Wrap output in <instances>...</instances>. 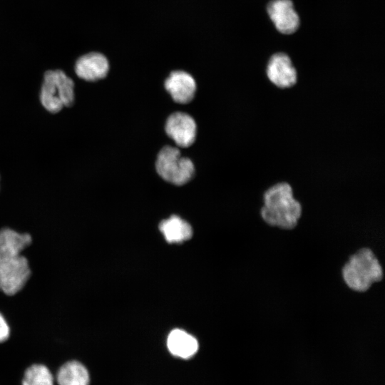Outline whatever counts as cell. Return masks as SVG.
Here are the masks:
<instances>
[{"label": "cell", "mask_w": 385, "mask_h": 385, "mask_svg": "<svg viewBox=\"0 0 385 385\" xmlns=\"http://www.w3.org/2000/svg\"><path fill=\"white\" fill-rule=\"evenodd\" d=\"M342 278L351 291L364 293L384 279V267L373 250L363 247L352 253L341 268Z\"/></svg>", "instance_id": "cell-2"}, {"label": "cell", "mask_w": 385, "mask_h": 385, "mask_svg": "<svg viewBox=\"0 0 385 385\" xmlns=\"http://www.w3.org/2000/svg\"><path fill=\"white\" fill-rule=\"evenodd\" d=\"M159 228L170 243L182 242L189 240L192 235L190 225L176 215H172L163 220Z\"/></svg>", "instance_id": "cell-14"}, {"label": "cell", "mask_w": 385, "mask_h": 385, "mask_svg": "<svg viewBox=\"0 0 385 385\" xmlns=\"http://www.w3.org/2000/svg\"><path fill=\"white\" fill-rule=\"evenodd\" d=\"M267 11L281 34H292L299 29L300 19L292 0H272L267 4Z\"/></svg>", "instance_id": "cell-8"}, {"label": "cell", "mask_w": 385, "mask_h": 385, "mask_svg": "<svg viewBox=\"0 0 385 385\" xmlns=\"http://www.w3.org/2000/svg\"><path fill=\"white\" fill-rule=\"evenodd\" d=\"M31 274L28 259L19 257L0 262V291L6 296H14L21 291Z\"/></svg>", "instance_id": "cell-5"}, {"label": "cell", "mask_w": 385, "mask_h": 385, "mask_svg": "<svg viewBox=\"0 0 385 385\" xmlns=\"http://www.w3.org/2000/svg\"><path fill=\"white\" fill-rule=\"evenodd\" d=\"M74 83L63 71L50 70L44 73L40 101L50 113L59 112L74 103Z\"/></svg>", "instance_id": "cell-3"}, {"label": "cell", "mask_w": 385, "mask_h": 385, "mask_svg": "<svg viewBox=\"0 0 385 385\" xmlns=\"http://www.w3.org/2000/svg\"><path fill=\"white\" fill-rule=\"evenodd\" d=\"M164 85L173 100L181 104L190 102L197 89L196 82L193 77L183 71L171 72Z\"/></svg>", "instance_id": "cell-9"}, {"label": "cell", "mask_w": 385, "mask_h": 385, "mask_svg": "<svg viewBox=\"0 0 385 385\" xmlns=\"http://www.w3.org/2000/svg\"><path fill=\"white\" fill-rule=\"evenodd\" d=\"M32 242L29 233H21L9 227L0 230V262L15 258Z\"/></svg>", "instance_id": "cell-11"}, {"label": "cell", "mask_w": 385, "mask_h": 385, "mask_svg": "<svg viewBox=\"0 0 385 385\" xmlns=\"http://www.w3.org/2000/svg\"><path fill=\"white\" fill-rule=\"evenodd\" d=\"M9 336V325L4 315L0 312V343L6 342Z\"/></svg>", "instance_id": "cell-16"}, {"label": "cell", "mask_w": 385, "mask_h": 385, "mask_svg": "<svg viewBox=\"0 0 385 385\" xmlns=\"http://www.w3.org/2000/svg\"><path fill=\"white\" fill-rule=\"evenodd\" d=\"M302 205L287 182L276 183L262 195L260 215L268 226L283 230L294 229L302 217Z\"/></svg>", "instance_id": "cell-1"}, {"label": "cell", "mask_w": 385, "mask_h": 385, "mask_svg": "<svg viewBox=\"0 0 385 385\" xmlns=\"http://www.w3.org/2000/svg\"><path fill=\"white\" fill-rule=\"evenodd\" d=\"M109 70L106 57L97 52H91L80 57L75 65V72L81 79L96 81L105 78Z\"/></svg>", "instance_id": "cell-10"}, {"label": "cell", "mask_w": 385, "mask_h": 385, "mask_svg": "<svg viewBox=\"0 0 385 385\" xmlns=\"http://www.w3.org/2000/svg\"><path fill=\"white\" fill-rule=\"evenodd\" d=\"M56 380L58 385H89L90 374L82 363L71 360L61 366Z\"/></svg>", "instance_id": "cell-13"}, {"label": "cell", "mask_w": 385, "mask_h": 385, "mask_svg": "<svg viewBox=\"0 0 385 385\" xmlns=\"http://www.w3.org/2000/svg\"><path fill=\"white\" fill-rule=\"evenodd\" d=\"M21 385H54V377L46 366L34 364L26 369Z\"/></svg>", "instance_id": "cell-15"}, {"label": "cell", "mask_w": 385, "mask_h": 385, "mask_svg": "<svg viewBox=\"0 0 385 385\" xmlns=\"http://www.w3.org/2000/svg\"><path fill=\"white\" fill-rule=\"evenodd\" d=\"M155 169L164 180L176 185L188 183L195 173L192 160L182 156L178 148L170 145L163 147L158 153Z\"/></svg>", "instance_id": "cell-4"}, {"label": "cell", "mask_w": 385, "mask_h": 385, "mask_svg": "<svg viewBox=\"0 0 385 385\" xmlns=\"http://www.w3.org/2000/svg\"><path fill=\"white\" fill-rule=\"evenodd\" d=\"M268 80L280 89H287L296 85L298 80L297 71L290 57L282 52L273 54L266 66Z\"/></svg>", "instance_id": "cell-6"}, {"label": "cell", "mask_w": 385, "mask_h": 385, "mask_svg": "<svg viewBox=\"0 0 385 385\" xmlns=\"http://www.w3.org/2000/svg\"><path fill=\"white\" fill-rule=\"evenodd\" d=\"M167 346L173 356L188 359L192 358L199 348L197 340L184 330H172L167 339Z\"/></svg>", "instance_id": "cell-12"}, {"label": "cell", "mask_w": 385, "mask_h": 385, "mask_svg": "<svg viewBox=\"0 0 385 385\" xmlns=\"http://www.w3.org/2000/svg\"><path fill=\"white\" fill-rule=\"evenodd\" d=\"M166 134L181 148L190 146L195 140L197 125L191 115L182 112L171 114L167 119Z\"/></svg>", "instance_id": "cell-7"}]
</instances>
